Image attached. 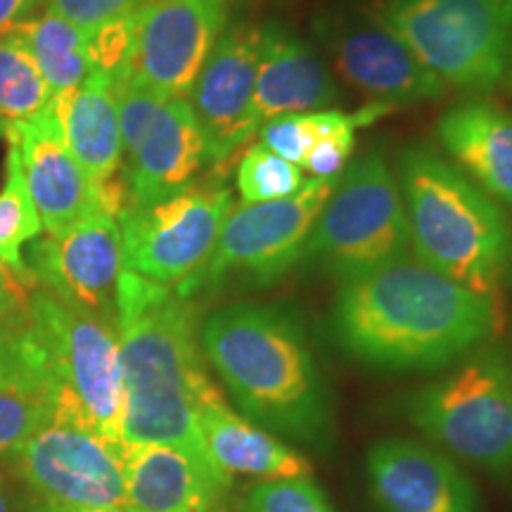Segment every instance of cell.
I'll list each match as a JSON object with an SVG mask.
<instances>
[{
    "label": "cell",
    "mask_w": 512,
    "mask_h": 512,
    "mask_svg": "<svg viewBox=\"0 0 512 512\" xmlns=\"http://www.w3.org/2000/svg\"><path fill=\"white\" fill-rule=\"evenodd\" d=\"M501 330L491 297L403 254L339 283L332 332L356 361L380 370L456 366Z\"/></svg>",
    "instance_id": "6da1fadb"
},
{
    "label": "cell",
    "mask_w": 512,
    "mask_h": 512,
    "mask_svg": "<svg viewBox=\"0 0 512 512\" xmlns=\"http://www.w3.org/2000/svg\"><path fill=\"white\" fill-rule=\"evenodd\" d=\"M114 328L124 377V444L176 446L211 463L200 413L223 396L209 380L190 297L124 268L114 292Z\"/></svg>",
    "instance_id": "7a4b0ae2"
},
{
    "label": "cell",
    "mask_w": 512,
    "mask_h": 512,
    "mask_svg": "<svg viewBox=\"0 0 512 512\" xmlns=\"http://www.w3.org/2000/svg\"><path fill=\"white\" fill-rule=\"evenodd\" d=\"M204 358L249 422L306 446L332 439V396L302 320L285 306L230 304L202 320Z\"/></svg>",
    "instance_id": "3957f363"
},
{
    "label": "cell",
    "mask_w": 512,
    "mask_h": 512,
    "mask_svg": "<svg viewBox=\"0 0 512 512\" xmlns=\"http://www.w3.org/2000/svg\"><path fill=\"white\" fill-rule=\"evenodd\" d=\"M0 384L36 396L55 418L83 420L121 439L124 377L110 318L34 292L0 318Z\"/></svg>",
    "instance_id": "277c9868"
},
{
    "label": "cell",
    "mask_w": 512,
    "mask_h": 512,
    "mask_svg": "<svg viewBox=\"0 0 512 512\" xmlns=\"http://www.w3.org/2000/svg\"><path fill=\"white\" fill-rule=\"evenodd\" d=\"M396 178L413 254L498 302L512 280V226L494 197L425 145L403 147Z\"/></svg>",
    "instance_id": "5b68a950"
},
{
    "label": "cell",
    "mask_w": 512,
    "mask_h": 512,
    "mask_svg": "<svg viewBox=\"0 0 512 512\" xmlns=\"http://www.w3.org/2000/svg\"><path fill=\"white\" fill-rule=\"evenodd\" d=\"M370 19L446 86L484 93L508 69L512 0H373Z\"/></svg>",
    "instance_id": "8992f818"
},
{
    "label": "cell",
    "mask_w": 512,
    "mask_h": 512,
    "mask_svg": "<svg viewBox=\"0 0 512 512\" xmlns=\"http://www.w3.org/2000/svg\"><path fill=\"white\" fill-rule=\"evenodd\" d=\"M408 420L446 453L494 475H512V363L479 347L406 401Z\"/></svg>",
    "instance_id": "52a82bcc"
},
{
    "label": "cell",
    "mask_w": 512,
    "mask_h": 512,
    "mask_svg": "<svg viewBox=\"0 0 512 512\" xmlns=\"http://www.w3.org/2000/svg\"><path fill=\"white\" fill-rule=\"evenodd\" d=\"M411 252L399 178L380 152L356 159L339 176L306 240L302 264H318L342 280Z\"/></svg>",
    "instance_id": "ba28073f"
},
{
    "label": "cell",
    "mask_w": 512,
    "mask_h": 512,
    "mask_svg": "<svg viewBox=\"0 0 512 512\" xmlns=\"http://www.w3.org/2000/svg\"><path fill=\"white\" fill-rule=\"evenodd\" d=\"M337 181L339 176L309 178L294 195L259 204L242 202L230 209L209 261L176 292L192 297L230 278L256 287L283 280L292 268L302 266L306 240Z\"/></svg>",
    "instance_id": "9c48e42d"
},
{
    "label": "cell",
    "mask_w": 512,
    "mask_h": 512,
    "mask_svg": "<svg viewBox=\"0 0 512 512\" xmlns=\"http://www.w3.org/2000/svg\"><path fill=\"white\" fill-rule=\"evenodd\" d=\"M8 458L34 503L128 510L126 444L88 422L53 415Z\"/></svg>",
    "instance_id": "30bf717a"
},
{
    "label": "cell",
    "mask_w": 512,
    "mask_h": 512,
    "mask_svg": "<svg viewBox=\"0 0 512 512\" xmlns=\"http://www.w3.org/2000/svg\"><path fill=\"white\" fill-rule=\"evenodd\" d=\"M230 209L233 192L214 178L166 200L126 207L117 219L124 268L159 285H183L209 261Z\"/></svg>",
    "instance_id": "8fae6325"
},
{
    "label": "cell",
    "mask_w": 512,
    "mask_h": 512,
    "mask_svg": "<svg viewBox=\"0 0 512 512\" xmlns=\"http://www.w3.org/2000/svg\"><path fill=\"white\" fill-rule=\"evenodd\" d=\"M128 207H143L195 183L207 159L188 98L162 100L136 83L117 86Z\"/></svg>",
    "instance_id": "7c38bea8"
},
{
    "label": "cell",
    "mask_w": 512,
    "mask_h": 512,
    "mask_svg": "<svg viewBox=\"0 0 512 512\" xmlns=\"http://www.w3.org/2000/svg\"><path fill=\"white\" fill-rule=\"evenodd\" d=\"M226 22L228 0H143L126 81L162 100L188 98Z\"/></svg>",
    "instance_id": "4fadbf2b"
},
{
    "label": "cell",
    "mask_w": 512,
    "mask_h": 512,
    "mask_svg": "<svg viewBox=\"0 0 512 512\" xmlns=\"http://www.w3.org/2000/svg\"><path fill=\"white\" fill-rule=\"evenodd\" d=\"M31 280L64 304L114 320V292L124 273L117 216L93 209L62 235H46L29 247Z\"/></svg>",
    "instance_id": "5bb4252c"
},
{
    "label": "cell",
    "mask_w": 512,
    "mask_h": 512,
    "mask_svg": "<svg viewBox=\"0 0 512 512\" xmlns=\"http://www.w3.org/2000/svg\"><path fill=\"white\" fill-rule=\"evenodd\" d=\"M261 27L235 22L223 29L188 95L202 128L209 164H221L252 140V100Z\"/></svg>",
    "instance_id": "9a60e30c"
},
{
    "label": "cell",
    "mask_w": 512,
    "mask_h": 512,
    "mask_svg": "<svg viewBox=\"0 0 512 512\" xmlns=\"http://www.w3.org/2000/svg\"><path fill=\"white\" fill-rule=\"evenodd\" d=\"M366 475L382 512H482L475 482L420 441H377L366 456Z\"/></svg>",
    "instance_id": "2e32d148"
},
{
    "label": "cell",
    "mask_w": 512,
    "mask_h": 512,
    "mask_svg": "<svg viewBox=\"0 0 512 512\" xmlns=\"http://www.w3.org/2000/svg\"><path fill=\"white\" fill-rule=\"evenodd\" d=\"M5 138L17 147L43 233L62 235L100 207L98 190L67 147L53 107L31 119L5 121Z\"/></svg>",
    "instance_id": "e0dca14e"
},
{
    "label": "cell",
    "mask_w": 512,
    "mask_h": 512,
    "mask_svg": "<svg viewBox=\"0 0 512 512\" xmlns=\"http://www.w3.org/2000/svg\"><path fill=\"white\" fill-rule=\"evenodd\" d=\"M323 38L337 72L370 102H384L396 110L439 100L446 93V83L373 19L366 24H325Z\"/></svg>",
    "instance_id": "ac0fdd59"
},
{
    "label": "cell",
    "mask_w": 512,
    "mask_h": 512,
    "mask_svg": "<svg viewBox=\"0 0 512 512\" xmlns=\"http://www.w3.org/2000/svg\"><path fill=\"white\" fill-rule=\"evenodd\" d=\"M339 98L337 83L320 57L283 24L261 27L259 62L252 100V136L259 128L283 114L330 110Z\"/></svg>",
    "instance_id": "d6986e66"
},
{
    "label": "cell",
    "mask_w": 512,
    "mask_h": 512,
    "mask_svg": "<svg viewBox=\"0 0 512 512\" xmlns=\"http://www.w3.org/2000/svg\"><path fill=\"white\" fill-rule=\"evenodd\" d=\"M233 479L176 446L126 444L131 512H223Z\"/></svg>",
    "instance_id": "ffe728a7"
},
{
    "label": "cell",
    "mask_w": 512,
    "mask_h": 512,
    "mask_svg": "<svg viewBox=\"0 0 512 512\" xmlns=\"http://www.w3.org/2000/svg\"><path fill=\"white\" fill-rule=\"evenodd\" d=\"M437 138L486 195L512 209V117L494 102L465 100L441 114Z\"/></svg>",
    "instance_id": "44dd1931"
},
{
    "label": "cell",
    "mask_w": 512,
    "mask_h": 512,
    "mask_svg": "<svg viewBox=\"0 0 512 512\" xmlns=\"http://www.w3.org/2000/svg\"><path fill=\"white\" fill-rule=\"evenodd\" d=\"M57 121L76 162L95 188L119 176L124 166L117 86L102 74H88L72 91L50 100Z\"/></svg>",
    "instance_id": "7402d4cb"
},
{
    "label": "cell",
    "mask_w": 512,
    "mask_h": 512,
    "mask_svg": "<svg viewBox=\"0 0 512 512\" xmlns=\"http://www.w3.org/2000/svg\"><path fill=\"white\" fill-rule=\"evenodd\" d=\"M200 432L211 463L221 475L268 479L311 477L313 467L302 453L280 441L264 427L240 418L226 401L211 403L200 413Z\"/></svg>",
    "instance_id": "603a6c76"
},
{
    "label": "cell",
    "mask_w": 512,
    "mask_h": 512,
    "mask_svg": "<svg viewBox=\"0 0 512 512\" xmlns=\"http://www.w3.org/2000/svg\"><path fill=\"white\" fill-rule=\"evenodd\" d=\"M8 36L27 50L53 95L72 91L91 74L86 34L53 12L24 19L8 31Z\"/></svg>",
    "instance_id": "cb8c5ba5"
},
{
    "label": "cell",
    "mask_w": 512,
    "mask_h": 512,
    "mask_svg": "<svg viewBox=\"0 0 512 512\" xmlns=\"http://www.w3.org/2000/svg\"><path fill=\"white\" fill-rule=\"evenodd\" d=\"M5 166H8V174H5V188L0 190V268L12 271L22 283L31 285L34 280H31L22 249L27 242L41 238L43 223L24 183L19 152L12 143H8Z\"/></svg>",
    "instance_id": "d4e9b609"
},
{
    "label": "cell",
    "mask_w": 512,
    "mask_h": 512,
    "mask_svg": "<svg viewBox=\"0 0 512 512\" xmlns=\"http://www.w3.org/2000/svg\"><path fill=\"white\" fill-rule=\"evenodd\" d=\"M53 100L46 79L12 36H0V119L22 121L43 112Z\"/></svg>",
    "instance_id": "484cf974"
},
{
    "label": "cell",
    "mask_w": 512,
    "mask_h": 512,
    "mask_svg": "<svg viewBox=\"0 0 512 512\" xmlns=\"http://www.w3.org/2000/svg\"><path fill=\"white\" fill-rule=\"evenodd\" d=\"M238 192L245 204H259L294 195L304 185L299 166L266 150L264 145L247 147L238 164Z\"/></svg>",
    "instance_id": "4316f807"
},
{
    "label": "cell",
    "mask_w": 512,
    "mask_h": 512,
    "mask_svg": "<svg viewBox=\"0 0 512 512\" xmlns=\"http://www.w3.org/2000/svg\"><path fill=\"white\" fill-rule=\"evenodd\" d=\"M242 512H337L311 477L268 479L245 491Z\"/></svg>",
    "instance_id": "83f0119b"
},
{
    "label": "cell",
    "mask_w": 512,
    "mask_h": 512,
    "mask_svg": "<svg viewBox=\"0 0 512 512\" xmlns=\"http://www.w3.org/2000/svg\"><path fill=\"white\" fill-rule=\"evenodd\" d=\"M50 418L53 411L36 396L0 384V458H8Z\"/></svg>",
    "instance_id": "f1b7e54d"
},
{
    "label": "cell",
    "mask_w": 512,
    "mask_h": 512,
    "mask_svg": "<svg viewBox=\"0 0 512 512\" xmlns=\"http://www.w3.org/2000/svg\"><path fill=\"white\" fill-rule=\"evenodd\" d=\"M256 136L261 138V145H264L266 150L275 152V155L287 159V162L299 166V169H302L306 152H309L311 145L316 143L309 112L283 114V117L266 121Z\"/></svg>",
    "instance_id": "f546056e"
},
{
    "label": "cell",
    "mask_w": 512,
    "mask_h": 512,
    "mask_svg": "<svg viewBox=\"0 0 512 512\" xmlns=\"http://www.w3.org/2000/svg\"><path fill=\"white\" fill-rule=\"evenodd\" d=\"M143 0H48L46 12L67 19L83 34H93L105 24L136 15Z\"/></svg>",
    "instance_id": "4dcf8cb0"
},
{
    "label": "cell",
    "mask_w": 512,
    "mask_h": 512,
    "mask_svg": "<svg viewBox=\"0 0 512 512\" xmlns=\"http://www.w3.org/2000/svg\"><path fill=\"white\" fill-rule=\"evenodd\" d=\"M356 147V131L344 128V131L330 133V136L318 138L306 152L302 169L311 174V178H337L344 174L351 162Z\"/></svg>",
    "instance_id": "1f68e13d"
},
{
    "label": "cell",
    "mask_w": 512,
    "mask_h": 512,
    "mask_svg": "<svg viewBox=\"0 0 512 512\" xmlns=\"http://www.w3.org/2000/svg\"><path fill=\"white\" fill-rule=\"evenodd\" d=\"M43 3L46 0H0V36H5L19 22L29 19L31 12Z\"/></svg>",
    "instance_id": "d6a6232c"
},
{
    "label": "cell",
    "mask_w": 512,
    "mask_h": 512,
    "mask_svg": "<svg viewBox=\"0 0 512 512\" xmlns=\"http://www.w3.org/2000/svg\"><path fill=\"white\" fill-rule=\"evenodd\" d=\"M17 304H19V297H17L15 285L10 283L5 268H0V318L8 316V313L15 309Z\"/></svg>",
    "instance_id": "836d02e7"
},
{
    "label": "cell",
    "mask_w": 512,
    "mask_h": 512,
    "mask_svg": "<svg viewBox=\"0 0 512 512\" xmlns=\"http://www.w3.org/2000/svg\"><path fill=\"white\" fill-rule=\"evenodd\" d=\"M29 512H131V510H86V508H60V505L31 503Z\"/></svg>",
    "instance_id": "e575fe53"
},
{
    "label": "cell",
    "mask_w": 512,
    "mask_h": 512,
    "mask_svg": "<svg viewBox=\"0 0 512 512\" xmlns=\"http://www.w3.org/2000/svg\"><path fill=\"white\" fill-rule=\"evenodd\" d=\"M0 512H17L15 498H12V491L5 486L3 479H0Z\"/></svg>",
    "instance_id": "d590c367"
},
{
    "label": "cell",
    "mask_w": 512,
    "mask_h": 512,
    "mask_svg": "<svg viewBox=\"0 0 512 512\" xmlns=\"http://www.w3.org/2000/svg\"><path fill=\"white\" fill-rule=\"evenodd\" d=\"M0 136H5V121L0 119Z\"/></svg>",
    "instance_id": "8d00e7d4"
}]
</instances>
